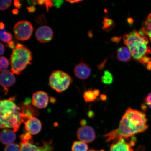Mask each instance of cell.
<instances>
[{"mask_svg":"<svg viewBox=\"0 0 151 151\" xmlns=\"http://www.w3.org/2000/svg\"><path fill=\"white\" fill-rule=\"evenodd\" d=\"M25 129L30 134L35 135L38 134L42 128L40 120L35 117L28 119L24 122Z\"/></svg>","mask_w":151,"mask_h":151,"instance_id":"cell-13","label":"cell"},{"mask_svg":"<svg viewBox=\"0 0 151 151\" xmlns=\"http://www.w3.org/2000/svg\"><path fill=\"white\" fill-rule=\"evenodd\" d=\"M14 45V42L12 41H10V42L8 43V45L9 47L11 48L14 49L15 48V47H16Z\"/></svg>","mask_w":151,"mask_h":151,"instance_id":"cell-36","label":"cell"},{"mask_svg":"<svg viewBox=\"0 0 151 151\" xmlns=\"http://www.w3.org/2000/svg\"><path fill=\"white\" fill-rule=\"evenodd\" d=\"M145 148L144 146H140L137 147L135 151H145Z\"/></svg>","mask_w":151,"mask_h":151,"instance_id":"cell-37","label":"cell"},{"mask_svg":"<svg viewBox=\"0 0 151 151\" xmlns=\"http://www.w3.org/2000/svg\"><path fill=\"white\" fill-rule=\"evenodd\" d=\"M14 130L5 128L1 132L0 139L3 144L9 145L12 143L16 140V136Z\"/></svg>","mask_w":151,"mask_h":151,"instance_id":"cell-15","label":"cell"},{"mask_svg":"<svg viewBox=\"0 0 151 151\" xmlns=\"http://www.w3.org/2000/svg\"><path fill=\"white\" fill-rule=\"evenodd\" d=\"M0 47H1V52H0V55H3L4 54L5 52V47L4 45L1 43V45H0Z\"/></svg>","mask_w":151,"mask_h":151,"instance_id":"cell-35","label":"cell"},{"mask_svg":"<svg viewBox=\"0 0 151 151\" xmlns=\"http://www.w3.org/2000/svg\"><path fill=\"white\" fill-rule=\"evenodd\" d=\"M14 5L15 7L18 9H19L21 6L22 5L20 2V1H14Z\"/></svg>","mask_w":151,"mask_h":151,"instance_id":"cell-34","label":"cell"},{"mask_svg":"<svg viewBox=\"0 0 151 151\" xmlns=\"http://www.w3.org/2000/svg\"><path fill=\"white\" fill-rule=\"evenodd\" d=\"M36 21L39 24H43L46 23L47 20L45 17L43 15L37 16L36 17Z\"/></svg>","mask_w":151,"mask_h":151,"instance_id":"cell-26","label":"cell"},{"mask_svg":"<svg viewBox=\"0 0 151 151\" xmlns=\"http://www.w3.org/2000/svg\"><path fill=\"white\" fill-rule=\"evenodd\" d=\"M32 52L23 45L18 43L13 50L10 58L11 71L19 75L28 65L32 64Z\"/></svg>","mask_w":151,"mask_h":151,"instance_id":"cell-4","label":"cell"},{"mask_svg":"<svg viewBox=\"0 0 151 151\" xmlns=\"http://www.w3.org/2000/svg\"><path fill=\"white\" fill-rule=\"evenodd\" d=\"M124 44L128 47L134 59L139 60L151 54L148 45V39L135 30L126 34L123 37Z\"/></svg>","mask_w":151,"mask_h":151,"instance_id":"cell-2","label":"cell"},{"mask_svg":"<svg viewBox=\"0 0 151 151\" xmlns=\"http://www.w3.org/2000/svg\"><path fill=\"white\" fill-rule=\"evenodd\" d=\"M142 109V110L144 111H146V109H147V106L145 104H143L141 106Z\"/></svg>","mask_w":151,"mask_h":151,"instance_id":"cell-43","label":"cell"},{"mask_svg":"<svg viewBox=\"0 0 151 151\" xmlns=\"http://www.w3.org/2000/svg\"><path fill=\"white\" fill-rule=\"evenodd\" d=\"M102 82L103 83L110 85L113 82V78L112 73L109 70L105 71L104 72V74L101 77Z\"/></svg>","mask_w":151,"mask_h":151,"instance_id":"cell-19","label":"cell"},{"mask_svg":"<svg viewBox=\"0 0 151 151\" xmlns=\"http://www.w3.org/2000/svg\"><path fill=\"white\" fill-rule=\"evenodd\" d=\"M21 151H51L52 147L51 143L45 142L42 147H38L33 144L32 137L26 133L20 136Z\"/></svg>","mask_w":151,"mask_h":151,"instance_id":"cell-6","label":"cell"},{"mask_svg":"<svg viewBox=\"0 0 151 151\" xmlns=\"http://www.w3.org/2000/svg\"><path fill=\"white\" fill-rule=\"evenodd\" d=\"M49 97L48 94L44 91H39L33 94L32 103L37 108L42 109L46 108L48 105Z\"/></svg>","mask_w":151,"mask_h":151,"instance_id":"cell-11","label":"cell"},{"mask_svg":"<svg viewBox=\"0 0 151 151\" xmlns=\"http://www.w3.org/2000/svg\"><path fill=\"white\" fill-rule=\"evenodd\" d=\"M28 12L29 13H33L36 11V8L34 6H31L29 7H27Z\"/></svg>","mask_w":151,"mask_h":151,"instance_id":"cell-32","label":"cell"},{"mask_svg":"<svg viewBox=\"0 0 151 151\" xmlns=\"http://www.w3.org/2000/svg\"><path fill=\"white\" fill-rule=\"evenodd\" d=\"M16 78L11 71L6 70L2 72L0 76V82L4 89L6 94L8 91V88L10 87L16 82Z\"/></svg>","mask_w":151,"mask_h":151,"instance_id":"cell-12","label":"cell"},{"mask_svg":"<svg viewBox=\"0 0 151 151\" xmlns=\"http://www.w3.org/2000/svg\"><path fill=\"white\" fill-rule=\"evenodd\" d=\"M26 119L21 109L16 104L7 105L0 109V126L1 128H12L16 132L21 124Z\"/></svg>","mask_w":151,"mask_h":151,"instance_id":"cell-3","label":"cell"},{"mask_svg":"<svg viewBox=\"0 0 151 151\" xmlns=\"http://www.w3.org/2000/svg\"><path fill=\"white\" fill-rule=\"evenodd\" d=\"M68 2H69V3H70L71 4H73V3H78L79 2H82L83 1H66Z\"/></svg>","mask_w":151,"mask_h":151,"instance_id":"cell-41","label":"cell"},{"mask_svg":"<svg viewBox=\"0 0 151 151\" xmlns=\"http://www.w3.org/2000/svg\"><path fill=\"white\" fill-rule=\"evenodd\" d=\"M144 101L145 104L148 106L149 108L151 109V93H149L145 98Z\"/></svg>","mask_w":151,"mask_h":151,"instance_id":"cell-27","label":"cell"},{"mask_svg":"<svg viewBox=\"0 0 151 151\" xmlns=\"http://www.w3.org/2000/svg\"><path fill=\"white\" fill-rule=\"evenodd\" d=\"M106 62L107 59H106L104 60V61L102 62V63H101L98 65V68H99V70H102L104 69V68L106 64Z\"/></svg>","mask_w":151,"mask_h":151,"instance_id":"cell-31","label":"cell"},{"mask_svg":"<svg viewBox=\"0 0 151 151\" xmlns=\"http://www.w3.org/2000/svg\"><path fill=\"white\" fill-rule=\"evenodd\" d=\"M71 149L72 151H88V146L83 142L76 141L73 142Z\"/></svg>","mask_w":151,"mask_h":151,"instance_id":"cell-18","label":"cell"},{"mask_svg":"<svg viewBox=\"0 0 151 151\" xmlns=\"http://www.w3.org/2000/svg\"><path fill=\"white\" fill-rule=\"evenodd\" d=\"M12 35L10 33L7 32L5 29L1 30L0 32V38L1 40L5 42L9 43L12 40Z\"/></svg>","mask_w":151,"mask_h":151,"instance_id":"cell-21","label":"cell"},{"mask_svg":"<svg viewBox=\"0 0 151 151\" xmlns=\"http://www.w3.org/2000/svg\"><path fill=\"white\" fill-rule=\"evenodd\" d=\"M121 39V37H113L112 38V41L113 42H116L118 43V42H120Z\"/></svg>","mask_w":151,"mask_h":151,"instance_id":"cell-33","label":"cell"},{"mask_svg":"<svg viewBox=\"0 0 151 151\" xmlns=\"http://www.w3.org/2000/svg\"><path fill=\"white\" fill-rule=\"evenodd\" d=\"M132 54L129 49L125 47H122L117 50V58L119 61L128 62L131 59Z\"/></svg>","mask_w":151,"mask_h":151,"instance_id":"cell-16","label":"cell"},{"mask_svg":"<svg viewBox=\"0 0 151 151\" xmlns=\"http://www.w3.org/2000/svg\"><path fill=\"white\" fill-rule=\"evenodd\" d=\"M32 4L34 5H36L37 3V1H31Z\"/></svg>","mask_w":151,"mask_h":151,"instance_id":"cell-48","label":"cell"},{"mask_svg":"<svg viewBox=\"0 0 151 151\" xmlns=\"http://www.w3.org/2000/svg\"><path fill=\"white\" fill-rule=\"evenodd\" d=\"M103 24L102 28L106 30L112 27L114 24V22L110 18L105 17L104 18Z\"/></svg>","mask_w":151,"mask_h":151,"instance_id":"cell-24","label":"cell"},{"mask_svg":"<svg viewBox=\"0 0 151 151\" xmlns=\"http://www.w3.org/2000/svg\"><path fill=\"white\" fill-rule=\"evenodd\" d=\"M72 81L71 77L68 74L59 70L53 72L49 78L51 87L58 92L67 90Z\"/></svg>","mask_w":151,"mask_h":151,"instance_id":"cell-5","label":"cell"},{"mask_svg":"<svg viewBox=\"0 0 151 151\" xmlns=\"http://www.w3.org/2000/svg\"><path fill=\"white\" fill-rule=\"evenodd\" d=\"M77 139L85 143H90L96 138V134L93 128L91 126H86L81 127L77 132Z\"/></svg>","mask_w":151,"mask_h":151,"instance_id":"cell-8","label":"cell"},{"mask_svg":"<svg viewBox=\"0 0 151 151\" xmlns=\"http://www.w3.org/2000/svg\"><path fill=\"white\" fill-rule=\"evenodd\" d=\"M147 68L148 70H151V61L149 62L147 65Z\"/></svg>","mask_w":151,"mask_h":151,"instance_id":"cell-44","label":"cell"},{"mask_svg":"<svg viewBox=\"0 0 151 151\" xmlns=\"http://www.w3.org/2000/svg\"><path fill=\"white\" fill-rule=\"evenodd\" d=\"M93 93L96 96V97H98L100 93V91L98 89H95L93 91Z\"/></svg>","mask_w":151,"mask_h":151,"instance_id":"cell-40","label":"cell"},{"mask_svg":"<svg viewBox=\"0 0 151 151\" xmlns=\"http://www.w3.org/2000/svg\"><path fill=\"white\" fill-rule=\"evenodd\" d=\"M89 151H99L96 150H94V149H91V150ZM100 151H104L102 150H101Z\"/></svg>","mask_w":151,"mask_h":151,"instance_id":"cell-49","label":"cell"},{"mask_svg":"<svg viewBox=\"0 0 151 151\" xmlns=\"http://www.w3.org/2000/svg\"><path fill=\"white\" fill-rule=\"evenodd\" d=\"M35 35L39 42L46 43L52 40L53 37V32L51 28L45 25L38 28L35 32Z\"/></svg>","mask_w":151,"mask_h":151,"instance_id":"cell-10","label":"cell"},{"mask_svg":"<svg viewBox=\"0 0 151 151\" xmlns=\"http://www.w3.org/2000/svg\"><path fill=\"white\" fill-rule=\"evenodd\" d=\"M33 28L32 25L27 21L22 20L15 24L14 32L15 37L19 40H28L31 37Z\"/></svg>","mask_w":151,"mask_h":151,"instance_id":"cell-7","label":"cell"},{"mask_svg":"<svg viewBox=\"0 0 151 151\" xmlns=\"http://www.w3.org/2000/svg\"><path fill=\"white\" fill-rule=\"evenodd\" d=\"M128 22L129 24H132L133 22V20L132 18H129L128 19Z\"/></svg>","mask_w":151,"mask_h":151,"instance_id":"cell-47","label":"cell"},{"mask_svg":"<svg viewBox=\"0 0 151 151\" xmlns=\"http://www.w3.org/2000/svg\"><path fill=\"white\" fill-rule=\"evenodd\" d=\"M91 70L89 66L81 62L76 66L74 73L76 76L81 80H86L89 77Z\"/></svg>","mask_w":151,"mask_h":151,"instance_id":"cell-14","label":"cell"},{"mask_svg":"<svg viewBox=\"0 0 151 151\" xmlns=\"http://www.w3.org/2000/svg\"><path fill=\"white\" fill-rule=\"evenodd\" d=\"M100 97L102 101H106L107 99V96L105 94H102L100 96Z\"/></svg>","mask_w":151,"mask_h":151,"instance_id":"cell-38","label":"cell"},{"mask_svg":"<svg viewBox=\"0 0 151 151\" xmlns=\"http://www.w3.org/2000/svg\"><path fill=\"white\" fill-rule=\"evenodd\" d=\"M0 28H1V30L4 29L5 25L2 22H1V24H0Z\"/></svg>","mask_w":151,"mask_h":151,"instance_id":"cell-45","label":"cell"},{"mask_svg":"<svg viewBox=\"0 0 151 151\" xmlns=\"http://www.w3.org/2000/svg\"><path fill=\"white\" fill-rule=\"evenodd\" d=\"M52 1L54 6L57 8H60L64 2L63 1Z\"/></svg>","mask_w":151,"mask_h":151,"instance_id":"cell-29","label":"cell"},{"mask_svg":"<svg viewBox=\"0 0 151 151\" xmlns=\"http://www.w3.org/2000/svg\"><path fill=\"white\" fill-rule=\"evenodd\" d=\"M146 115L143 112L128 108L120 120L118 128L109 132L104 136L107 142L123 138L128 139L138 133L146 131L147 125Z\"/></svg>","mask_w":151,"mask_h":151,"instance_id":"cell-1","label":"cell"},{"mask_svg":"<svg viewBox=\"0 0 151 151\" xmlns=\"http://www.w3.org/2000/svg\"><path fill=\"white\" fill-rule=\"evenodd\" d=\"M4 151H21L20 146L16 143H11L5 147Z\"/></svg>","mask_w":151,"mask_h":151,"instance_id":"cell-23","label":"cell"},{"mask_svg":"<svg viewBox=\"0 0 151 151\" xmlns=\"http://www.w3.org/2000/svg\"><path fill=\"white\" fill-rule=\"evenodd\" d=\"M94 115V113L92 111H90L88 113V116L89 118H93Z\"/></svg>","mask_w":151,"mask_h":151,"instance_id":"cell-39","label":"cell"},{"mask_svg":"<svg viewBox=\"0 0 151 151\" xmlns=\"http://www.w3.org/2000/svg\"><path fill=\"white\" fill-rule=\"evenodd\" d=\"M139 33L142 35L148 37L151 42V13L143 22Z\"/></svg>","mask_w":151,"mask_h":151,"instance_id":"cell-17","label":"cell"},{"mask_svg":"<svg viewBox=\"0 0 151 151\" xmlns=\"http://www.w3.org/2000/svg\"><path fill=\"white\" fill-rule=\"evenodd\" d=\"M12 12L14 14H18V10L17 9H13L12 11Z\"/></svg>","mask_w":151,"mask_h":151,"instance_id":"cell-46","label":"cell"},{"mask_svg":"<svg viewBox=\"0 0 151 151\" xmlns=\"http://www.w3.org/2000/svg\"><path fill=\"white\" fill-rule=\"evenodd\" d=\"M151 59V58L148 57V56H145L139 60V61L143 65H145L146 64H148L149 62H150Z\"/></svg>","mask_w":151,"mask_h":151,"instance_id":"cell-28","label":"cell"},{"mask_svg":"<svg viewBox=\"0 0 151 151\" xmlns=\"http://www.w3.org/2000/svg\"><path fill=\"white\" fill-rule=\"evenodd\" d=\"M87 124V122L86 120H83L81 121L80 124L82 126H86Z\"/></svg>","mask_w":151,"mask_h":151,"instance_id":"cell-42","label":"cell"},{"mask_svg":"<svg viewBox=\"0 0 151 151\" xmlns=\"http://www.w3.org/2000/svg\"><path fill=\"white\" fill-rule=\"evenodd\" d=\"M44 4L46 5L47 11H48L49 8L52 7V6L53 5V4L52 1H44Z\"/></svg>","mask_w":151,"mask_h":151,"instance_id":"cell-30","label":"cell"},{"mask_svg":"<svg viewBox=\"0 0 151 151\" xmlns=\"http://www.w3.org/2000/svg\"><path fill=\"white\" fill-rule=\"evenodd\" d=\"M12 4L10 0H1L0 1V9L1 11L5 10L8 9Z\"/></svg>","mask_w":151,"mask_h":151,"instance_id":"cell-25","label":"cell"},{"mask_svg":"<svg viewBox=\"0 0 151 151\" xmlns=\"http://www.w3.org/2000/svg\"><path fill=\"white\" fill-rule=\"evenodd\" d=\"M9 65L8 60L4 56H1L0 58V70L3 72L6 70Z\"/></svg>","mask_w":151,"mask_h":151,"instance_id":"cell-22","label":"cell"},{"mask_svg":"<svg viewBox=\"0 0 151 151\" xmlns=\"http://www.w3.org/2000/svg\"><path fill=\"white\" fill-rule=\"evenodd\" d=\"M121 138L111 145L109 151H133L132 147L135 145L136 139L133 138L129 142Z\"/></svg>","mask_w":151,"mask_h":151,"instance_id":"cell-9","label":"cell"},{"mask_svg":"<svg viewBox=\"0 0 151 151\" xmlns=\"http://www.w3.org/2000/svg\"><path fill=\"white\" fill-rule=\"evenodd\" d=\"M84 98L85 101L86 102L93 101L97 99V97L94 95L93 91L88 90L85 91L84 94Z\"/></svg>","mask_w":151,"mask_h":151,"instance_id":"cell-20","label":"cell"}]
</instances>
